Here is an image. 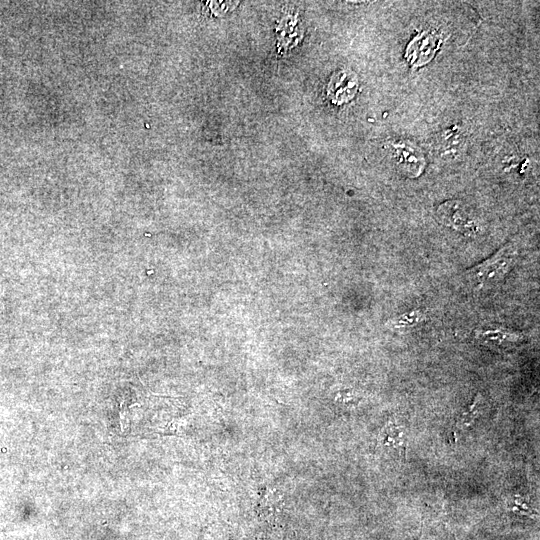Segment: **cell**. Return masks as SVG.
Instances as JSON below:
<instances>
[{
    "label": "cell",
    "instance_id": "3",
    "mask_svg": "<svg viewBox=\"0 0 540 540\" xmlns=\"http://www.w3.org/2000/svg\"><path fill=\"white\" fill-rule=\"evenodd\" d=\"M389 152L398 169L408 177H418L425 168L422 152L408 140L391 141Z\"/></svg>",
    "mask_w": 540,
    "mask_h": 540
},
{
    "label": "cell",
    "instance_id": "1",
    "mask_svg": "<svg viewBox=\"0 0 540 540\" xmlns=\"http://www.w3.org/2000/svg\"><path fill=\"white\" fill-rule=\"evenodd\" d=\"M517 257L514 244H506L484 262L470 268L466 279L477 290L488 289L501 282L513 267Z\"/></svg>",
    "mask_w": 540,
    "mask_h": 540
},
{
    "label": "cell",
    "instance_id": "2",
    "mask_svg": "<svg viewBox=\"0 0 540 540\" xmlns=\"http://www.w3.org/2000/svg\"><path fill=\"white\" fill-rule=\"evenodd\" d=\"M439 220L465 235L472 236L480 232V224L472 213L460 201H447L437 209Z\"/></svg>",
    "mask_w": 540,
    "mask_h": 540
},
{
    "label": "cell",
    "instance_id": "5",
    "mask_svg": "<svg viewBox=\"0 0 540 540\" xmlns=\"http://www.w3.org/2000/svg\"><path fill=\"white\" fill-rule=\"evenodd\" d=\"M357 89V81L346 72L334 76L328 88V94L333 101L341 103L352 98Z\"/></svg>",
    "mask_w": 540,
    "mask_h": 540
},
{
    "label": "cell",
    "instance_id": "8",
    "mask_svg": "<svg viewBox=\"0 0 540 540\" xmlns=\"http://www.w3.org/2000/svg\"><path fill=\"white\" fill-rule=\"evenodd\" d=\"M480 414V406H479V399L475 398L474 402L468 406L463 413L460 414L459 419L457 421V428L458 429H465L469 427L474 420L478 417Z\"/></svg>",
    "mask_w": 540,
    "mask_h": 540
},
{
    "label": "cell",
    "instance_id": "9",
    "mask_svg": "<svg viewBox=\"0 0 540 540\" xmlns=\"http://www.w3.org/2000/svg\"><path fill=\"white\" fill-rule=\"evenodd\" d=\"M421 318H422V315L418 311L409 312V313H406L405 315H402L401 317L399 316V318L395 322V326L397 327L413 326V324L418 323Z\"/></svg>",
    "mask_w": 540,
    "mask_h": 540
},
{
    "label": "cell",
    "instance_id": "6",
    "mask_svg": "<svg viewBox=\"0 0 540 540\" xmlns=\"http://www.w3.org/2000/svg\"><path fill=\"white\" fill-rule=\"evenodd\" d=\"M476 338L482 343L495 347H507L520 340V335L505 329H487L476 333Z\"/></svg>",
    "mask_w": 540,
    "mask_h": 540
},
{
    "label": "cell",
    "instance_id": "7",
    "mask_svg": "<svg viewBox=\"0 0 540 540\" xmlns=\"http://www.w3.org/2000/svg\"><path fill=\"white\" fill-rule=\"evenodd\" d=\"M507 508L512 512L531 517L533 519L538 517L537 510L530 504L528 498L514 495L510 496L506 501Z\"/></svg>",
    "mask_w": 540,
    "mask_h": 540
},
{
    "label": "cell",
    "instance_id": "4",
    "mask_svg": "<svg viewBox=\"0 0 540 540\" xmlns=\"http://www.w3.org/2000/svg\"><path fill=\"white\" fill-rule=\"evenodd\" d=\"M379 445L388 452H396L404 455L406 450L405 432L396 423H388L383 427L379 435Z\"/></svg>",
    "mask_w": 540,
    "mask_h": 540
}]
</instances>
